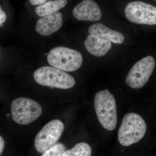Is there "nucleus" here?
Masks as SVG:
<instances>
[{
	"mask_svg": "<svg viewBox=\"0 0 156 156\" xmlns=\"http://www.w3.org/2000/svg\"><path fill=\"white\" fill-rule=\"evenodd\" d=\"M94 103L98 119L101 125L108 131H113L118 121L114 96L108 89L101 90L95 94Z\"/></svg>",
	"mask_w": 156,
	"mask_h": 156,
	"instance_id": "f257e3e1",
	"label": "nucleus"
},
{
	"mask_svg": "<svg viewBox=\"0 0 156 156\" xmlns=\"http://www.w3.org/2000/svg\"><path fill=\"white\" fill-rule=\"evenodd\" d=\"M147 128L145 121L140 115L133 112L126 114L118 131L119 142L125 147L138 142L145 135Z\"/></svg>",
	"mask_w": 156,
	"mask_h": 156,
	"instance_id": "f03ea898",
	"label": "nucleus"
},
{
	"mask_svg": "<svg viewBox=\"0 0 156 156\" xmlns=\"http://www.w3.org/2000/svg\"><path fill=\"white\" fill-rule=\"evenodd\" d=\"M34 78L41 86L59 89H70L76 84L73 76L53 66H44L38 69L34 73Z\"/></svg>",
	"mask_w": 156,
	"mask_h": 156,
	"instance_id": "7ed1b4c3",
	"label": "nucleus"
},
{
	"mask_svg": "<svg viewBox=\"0 0 156 156\" xmlns=\"http://www.w3.org/2000/svg\"><path fill=\"white\" fill-rule=\"evenodd\" d=\"M48 63L65 72H73L82 66L83 58L79 51L65 47H57L50 50L47 56Z\"/></svg>",
	"mask_w": 156,
	"mask_h": 156,
	"instance_id": "20e7f679",
	"label": "nucleus"
},
{
	"mask_svg": "<svg viewBox=\"0 0 156 156\" xmlns=\"http://www.w3.org/2000/svg\"><path fill=\"white\" fill-rule=\"evenodd\" d=\"M42 112L41 105L30 98H18L11 102V116L14 122L20 125L30 124L37 120Z\"/></svg>",
	"mask_w": 156,
	"mask_h": 156,
	"instance_id": "39448f33",
	"label": "nucleus"
},
{
	"mask_svg": "<svg viewBox=\"0 0 156 156\" xmlns=\"http://www.w3.org/2000/svg\"><path fill=\"white\" fill-rule=\"evenodd\" d=\"M154 58L149 56L137 62L132 66L126 78L129 87L138 89L143 87L149 80L156 65Z\"/></svg>",
	"mask_w": 156,
	"mask_h": 156,
	"instance_id": "423d86ee",
	"label": "nucleus"
},
{
	"mask_svg": "<svg viewBox=\"0 0 156 156\" xmlns=\"http://www.w3.org/2000/svg\"><path fill=\"white\" fill-rule=\"evenodd\" d=\"M64 130V124L59 120H53L46 124L36 136L34 145L37 151L43 153L55 145Z\"/></svg>",
	"mask_w": 156,
	"mask_h": 156,
	"instance_id": "0eeeda50",
	"label": "nucleus"
},
{
	"mask_svg": "<svg viewBox=\"0 0 156 156\" xmlns=\"http://www.w3.org/2000/svg\"><path fill=\"white\" fill-rule=\"evenodd\" d=\"M126 18L136 24H156V7L140 1L128 3L125 9Z\"/></svg>",
	"mask_w": 156,
	"mask_h": 156,
	"instance_id": "6e6552de",
	"label": "nucleus"
},
{
	"mask_svg": "<svg viewBox=\"0 0 156 156\" xmlns=\"http://www.w3.org/2000/svg\"><path fill=\"white\" fill-rule=\"evenodd\" d=\"M73 14L80 21H98L102 17V13L97 3L93 0H83L74 8Z\"/></svg>",
	"mask_w": 156,
	"mask_h": 156,
	"instance_id": "1a4fd4ad",
	"label": "nucleus"
},
{
	"mask_svg": "<svg viewBox=\"0 0 156 156\" xmlns=\"http://www.w3.org/2000/svg\"><path fill=\"white\" fill-rule=\"evenodd\" d=\"M62 23V14L58 11L40 17L36 24V30L41 35L48 36L61 28Z\"/></svg>",
	"mask_w": 156,
	"mask_h": 156,
	"instance_id": "9d476101",
	"label": "nucleus"
},
{
	"mask_svg": "<svg viewBox=\"0 0 156 156\" xmlns=\"http://www.w3.org/2000/svg\"><path fill=\"white\" fill-rule=\"evenodd\" d=\"M86 50L96 57L106 55L112 48L111 42L97 36L89 34L84 41Z\"/></svg>",
	"mask_w": 156,
	"mask_h": 156,
	"instance_id": "9b49d317",
	"label": "nucleus"
},
{
	"mask_svg": "<svg viewBox=\"0 0 156 156\" xmlns=\"http://www.w3.org/2000/svg\"><path fill=\"white\" fill-rule=\"evenodd\" d=\"M88 31L90 34L97 36L116 44H122L125 40L122 34L111 29L102 23L92 24L89 27Z\"/></svg>",
	"mask_w": 156,
	"mask_h": 156,
	"instance_id": "f8f14e48",
	"label": "nucleus"
},
{
	"mask_svg": "<svg viewBox=\"0 0 156 156\" xmlns=\"http://www.w3.org/2000/svg\"><path fill=\"white\" fill-rule=\"evenodd\" d=\"M67 4V0H50L43 5L37 6L35 12L39 17H43L58 12L65 7Z\"/></svg>",
	"mask_w": 156,
	"mask_h": 156,
	"instance_id": "ddd939ff",
	"label": "nucleus"
},
{
	"mask_svg": "<svg viewBox=\"0 0 156 156\" xmlns=\"http://www.w3.org/2000/svg\"><path fill=\"white\" fill-rule=\"evenodd\" d=\"M92 153L91 147L86 143L81 142L72 148L65 151L62 156H91Z\"/></svg>",
	"mask_w": 156,
	"mask_h": 156,
	"instance_id": "4468645a",
	"label": "nucleus"
},
{
	"mask_svg": "<svg viewBox=\"0 0 156 156\" xmlns=\"http://www.w3.org/2000/svg\"><path fill=\"white\" fill-rule=\"evenodd\" d=\"M65 151V147L61 143L56 144L43 153L41 156H62Z\"/></svg>",
	"mask_w": 156,
	"mask_h": 156,
	"instance_id": "2eb2a0df",
	"label": "nucleus"
},
{
	"mask_svg": "<svg viewBox=\"0 0 156 156\" xmlns=\"http://www.w3.org/2000/svg\"><path fill=\"white\" fill-rule=\"evenodd\" d=\"M7 18V16L5 11H3L2 9V6L0 7V24L1 26H2V24L3 23L5 22Z\"/></svg>",
	"mask_w": 156,
	"mask_h": 156,
	"instance_id": "dca6fc26",
	"label": "nucleus"
},
{
	"mask_svg": "<svg viewBox=\"0 0 156 156\" xmlns=\"http://www.w3.org/2000/svg\"><path fill=\"white\" fill-rule=\"evenodd\" d=\"M48 0H29L30 2L33 5H40L46 3Z\"/></svg>",
	"mask_w": 156,
	"mask_h": 156,
	"instance_id": "f3484780",
	"label": "nucleus"
},
{
	"mask_svg": "<svg viewBox=\"0 0 156 156\" xmlns=\"http://www.w3.org/2000/svg\"><path fill=\"white\" fill-rule=\"evenodd\" d=\"M5 140L2 136H0V155H2L3 151H4V147H5Z\"/></svg>",
	"mask_w": 156,
	"mask_h": 156,
	"instance_id": "a211bd4d",
	"label": "nucleus"
}]
</instances>
